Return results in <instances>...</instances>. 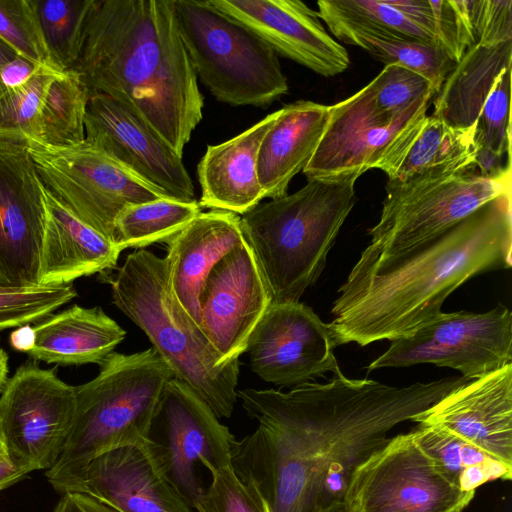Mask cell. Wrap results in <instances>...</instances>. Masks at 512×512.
Segmentation results:
<instances>
[{
    "label": "cell",
    "mask_w": 512,
    "mask_h": 512,
    "mask_svg": "<svg viewBox=\"0 0 512 512\" xmlns=\"http://www.w3.org/2000/svg\"><path fill=\"white\" fill-rule=\"evenodd\" d=\"M76 296L72 284L0 285V330L43 320Z\"/></svg>",
    "instance_id": "obj_36"
},
{
    "label": "cell",
    "mask_w": 512,
    "mask_h": 512,
    "mask_svg": "<svg viewBox=\"0 0 512 512\" xmlns=\"http://www.w3.org/2000/svg\"><path fill=\"white\" fill-rule=\"evenodd\" d=\"M8 371V355L2 348H0V392L8 381Z\"/></svg>",
    "instance_id": "obj_47"
},
{
    "label": "cell",
    "mask_w": 512,
    "mask_h": 512,
    "mask_svg": "<svg viewBox=\"0 0 512 512\" xmlns=\"http://www.w3.org/2000/svg\"><path fill=\"white\" fill-rule=\"evenodd\" d=\"M180 34L197 79L231 106L266 107L288 92L275 51L208 0H173Z\"/></svg>",
    "instance_id": "obj_8"
},
{
    "label": "cell",
    "mask_w": 512,
    "mask_h": 512,
    "mask_svg": "<svg viewBox=\"0 0 512 512\" xmlns=\"http://www.w3.org/2000/svg\"><path fill=\"white\" fill-rule=\"evenodd\" d=\"M29 60L18 56L1 71V81L7 90L24 84L39 68Z\"/></svg>",
    "instance_id": "obj_43"
},
{
    "label": "cell",
    "mask_w": 512,
    "mask_h": 512,
    "mask_svg": "<svg viewBox=\"0 0 512 512\" xmlns=\"http://www.w3.org/2000/svg\"><path fill=\"white\" fill-rule=\"evenodd\" d=\"M209 473L211 481L194 505L196 512H269L231 465Z\"/></svg>",
    "instance_id": "obj_40"
},
{
    "label": "cell",
    "mask_w": 512,
    "mask_h": 512,
    "mask_svg": "<svg viewBox=\"0 0 512 512\" xmlns=\"http://www.w3.org/2000/svg\"><path fill=\"white\" fill-rule=\"evenodd\" d=\"M465 377L408 386L350 379L306 382L283 392L237 391L256 429L231 444L236 475L269 512H310L344 500L354 470L382 448L398 425L418 415Z\"/></svg>",
    "instance_id": "obj_1"
},
{
    "label": "cell",
    "mask_w": 512,
    "mask_h": 512,
    "mask_svg": "<svg viewBox=\"0 0 512 512\" xmlns=\"http://www.w3.org/2000/svg\"><path fill=\"white\" fill-rule=\"evenodd\" d=\"M99 366L94 379L75 386L71 430L57 462L45 471L48 482L62 494L94 459L150 440L164 389L174 378L153 348L112 352Z\"/></svg>",
    "instance_id": "obj_6"
},
{
    "label": "cell",
    "mask_w": 512,
    "mask_h": 512,
    "mask_svg": "<svg viewBox=\"0 0 512 512\" xmlns=\"http://www.w3.org/2000/svg\"><path fill=\"white\" fill-rule=\"evenodd\" d=\"M96 0H33L46 46L60 72L71 70L84 45Z\"/></svg>",
    "instance_id": "obj_34"
},
{
    "label": "cell",
    "mask_w": 512,
    "mask_h": 512,
    "mask_svg": "<svg viewBox=\"0 0 512 512\" xmlns=\"http://www.w3.org/2000/svg\"><path fill=\"white\" fill-rule=\"evenodd\" d=\"M434 364L472 380L512 364V312L499 304L490 311L441 313L413 333L391 340L367 371Z\"/></svg>",
    "instance_id": "obj_10"
},
{
    "label": "cell",
    "mask_w": 512,
    "mask_h": 512,
    "mask_svg": "<svg viewBox=\"0 0 512 512\" xmlns=\"http://www.w3.org/2000/svg\"><path fill=\"white\" fill-rule=\"evenodd\" d=\"M0 38L20 57L60 72L46 46L33 0H0Z\"/></svg>",
    "instance_id": "obj_37"
},
{
    "label": "cell",
    "mask_w": 512,
    "mask_h": 512,
    "mask_svg": "<svg viewBox=\"0 0 512 512\" xmlns=\"http://www.w3.org/2000/svg\"><path fill=\"white\" fill-rule=\"evenodd\" d=\"M366 86L376 105L392 114H401L423 98L435 96L426 78L399 65H385Z\"/></svg>",
    "instance_id": "obj_38"
},
{
    "label": "cell",
    "mask_w": 512,
    "mask_h": 512,
    "mask_svg": "<svg viewBox=\"0 0 512 512\" xmlns=\"http://www.w3.org/2000/svg\"><path fill=\"white\" fill-rule=\"evenodd\" d=\"M6 452L2 436L0 434V453Z\"/></svg>",
    "instance_id": "obj_48"
},
{
    "label": "cell",
    "mask_w": 512,
    "mask_h": 512,
    "mask_svg": "<svg viewBox=\"0 0 512 512\" xmlns=\"http://www.w3.org/2000/svg\"><path fill=\"white\" fill-rule=\"evenodd\" d=\"M511 266L507 191L414 252L347 277L338 289L329 325L339 345L391 341L438 317L446 298L468 279Z\"/></svg>",
    "instance_id": "obj_2"
},
{
    "label": "cell",
    "mask_w": 512,
    "mask_h": 512,
    "mask_svg": "<svg viewBox=\"0 0 512 512\" xmlns=\"http://www.w3.org/2000/svg\"><path fill=\"white\" fill-rule=\"evenodd\" d=\"M19 55L0 38V99L8 91L1 81V71L3 67Z\"/></svg>",
    "instance_id": "obj_45"
},
{
    "label": "cell",
    "mask_w": 512,
    "mask_h": 512,
    "mask_svg": "<svg viewBox=\"0 0 512 512\" xmlns=\"http://www.w3.org/2000/svg\"><path fill=\"white\" fill-rule=\"evenodd\" d=\"M61 73L39 67L24 84L4 94L0 99V136L37 140L44 98L55 77Z\"/></svg>",
    "instance_id": "obj_35"
},
{
    "label": "cell",
    "mask_w": 512,
    "mask_h": 512,
    "mask_svg": "<svg viewBox=\"0 0 512 512\" xmlns=\"http://www.w3.org/2000/svg\"><path fill=\"white\" fill-rule=\"evenodd\" d=\"M418 447L440 474L464 492L486 482L511 480L512 466L442 429L419 424L411 431Z\"/></svg>",
    "instance_id": "obj_30"
},
{
    "label": "cell",
    "mask_w": 512,
    "mask_h": 512,
    "mask_svg": "<svg viewBox=\"0 0 512 512\" xmlns=\"http://www.w3.org/2000/svg\"><path fill=\"white\" fill-rule=\"evenodd\" d=\"M378 223L348 277H357L426 245L473 211L511 191V174L489 178L477 166L432 170L385 186Z\"/></svg>",
    "instance_id": "obj_7"
},
{
    "label": "cell",
    "mask_w": 512,
    "mask_h": 512,
    "mask_svg": "<svg viewBox=\"0 0 512 512\" xmlns=\"http://www.w3.org/2000/svg\"><path fill=\"white\" fill-rule=\"evenodd\" d=\"M330 106L298 100L278 110L257 157V175L263 199L287 194L290 181L303 171L325 131Z\"/></svg>",
    "instance_id": "obj_25"
},
{
    "label": "cell",
    "mask_w": 512,
    "mask_h": 512,
    "mask_svg": "<svg viewBox=\"0 0 512 512\" xmlns=\"http://www.w3.org/2000/svg\"><path fill=\"white\" fill-rule=\"evenodd\" d=\"M426 97L401 114L379 108L367 86L329 108L322 138L303 173L313 178H359L379 166L427 114Z\"/></svg>",
    "instance_id": "obj_13"
},
{
    "label": "cell",
    "mask_w": 512,
    "mask_h": 512,
    "mask_svg": "<svg viewBox=\"0 0 512 512\" xmlns=\"http://www.w3.org/2000/svg\"><path fill=\"white\" fill-rule=\"evenodd\" d=\"M277 116L278 110L232 139L207 147L197 166L201 207L243 215L260 203L258 151Z\"/></svg>",
    "instance_id": "obj_24"
},
{
    "label": "cell",
    "mask_w": 512,
    "mask_h": 512,
    "mask_svg": "<svg viewBox=\"0 0 512 512\" xmlns=\"http://www.w3.org/2000/svg\"><path fill=\"white\" fill-rule=\"evenodd\" d=\"M71 70L89 96H109L183 155L204 99L173 0H96Z\"/></svg>",
    "instance_id": "obj_3"
},
{
    "label": "cell",
    "mask_w": 512,
    "mask_h": 512,
    "mask_svg": "<svg viewBox=\"0 0 512 512\" xmlns=\"http://www.w3.org/2000/svg\"><path fill=\"white\" fill-rule=\"evenodd\" d=\"M243 241L240 216L212 209L201 212L166 242L170 288L200 326L199 296L204 282L216 264Z\"/></svg>",
    "instance_id": "obj_22"
},
{
    "label": "cell",
    "mask_w": 512,
    "mask_h": 512,
    "mask_svg": "<svg viewBox=\"0 0 512 512\" xmlns=\"http://www.w3.org/2000/svg\"><path fill=\"white\" fill-rule=\"evenodd\" d=\"M477 40L483 46L512 40L511 0H482Z\"/></svg>",
    "instance_id": "obj_41"
},
{
    "label": "cell",
    "mask_w": 512,
    "mask_h": 512,
    "mask_svg": "<svg viewBox=\"0 0 512 512\" xmlns=\"http://www.w3.org/2000/svg\"><path fill=\"white\" fill-rule=\"evenodd\" d=\"M201 213L191 202L160 198L126 207L114 225V244L122 251L167 242Z\"/></svg>",
    "instance_id": "obj_31"
},
{
    "label": "cell",
    "mask_w": 512,
    "mask_h": 512,
    "mask_svg": "<svg viewBox=\"0 0 512 512\" xmlns=\"http://www.w3.org/2000/svg\"><path fill=\"white\" fill-rule=\"evenodd\" d=\"M126 331L100 307L73 305L30 329L25 352L57 365L100 364L124 340Z\"/></svg>",
    "instance_id": "obj_26"
},
{
    "label": "cell",
    "mask_w": 512,
    "mask_h": 512,
    "mask_svg": "<svg viewBox=\"0 0 512 512\" xmlns=\"http://www.w3.org/2000/svg\"><path fill=\"white\" fill-rule=\"evenodd\" d=\"M28 471L19 466L7 452L0 453V491L18 482Z\"/></svg>",
    "instance_id": "obj_44"
},
{
    "label": "cell",
    "mask_w": 512,
    "mask_h": 512,
    "mask_svg": "<svg viewBox=\"0 0 512 512\" xmlns=\"http://www.w3.org/2000/svg\"><path fill=\"white\" fill-rule=\"evenodd\" d=\"M310 512H358L349 502L341 500L326 506L314 507Z\"/></svg>",
    "instance_id": "obj_46"
},
{
    "label": "cell",
    "mask_w": 512,
    "mask_h": 512,
    "mask_svg": "<svg viewBox=\"0 0 512 512\" xmlns=\"http://www.w3.org/2000/svg\"><path fill=\"white\" fill-rule=\"evenodd\" d=\"M474 495L448 482L410 431L392 436L354 470L344 500L358 512H462Z\"/></svg>",
    "instance_id": "obj_12"
},
{
    "label": "cell",
    "mask_w": 512,
    "mask_h": 512,
    "mask_svg": "<svg viewBox=\"0 0 512 512\" xmlns=\"http://www.w3.org/2000/svg\"><path fill=\"white\" fill-rule=\"evenodd\" d=\"M46 223L38 285H67L115 269L121 250L80 220L43 185Z\"/></svg>",
    "instance_id": "obj_23"
},
{
    "label": "cell",
    "mask_w": 512,
    "mask_h": 512,
    "mask_svg": "<svg viewBox=\"0 0 512 512\" xmlns=\"http://www.w3.org/2000/svg\"><path fill=\"white\" fill-rule=\"evenodd\" d=\"M76 410L75 386L54 369L21 365L0 396V434L6 452L28 473L49 470L61 455Z\"/></svg>",
    "instance_id": "obj_11"
},
{
    "label": "cell",
    "mask_w": 512,
    "mask_h": 512,
    "mask_svg": "<svg viewBox=\"0 0 512 512\" xmlns=\"http://www.w3.org/2000/svg\"><path fill=\"white\" fill-rule=\"evenodd\" d=\"M26 142L44 187L113 243L115 221L126 207L169 198L86 140L69 147Z\"/></svg>",
    "instance_id": "obj_9"
},
{
    "label": "cell",
    "mask_w": 512,
    "mask_h": 512,
    "mask_svg": "<svg viewBox=\"0 0 512 512\" xmlns=\"http://www.w3.org/2000/svg\"><path fill=\"white\" fill-rule=\"evenodd\" d=\"M318 15L340 41L357 46L385 65H399L426 78L435 95L454 68L450 56L440 47L399 36L373 24L350 19L317 2Z\"/></svg>",
    "instance_id": "obj_29"
},
{
    "label": "cell",
    "mask_w": 512,
    "mask_h": 512,
    "mask_svg": "<svg viewBox=\"0 0 512 512\" xmlns=\"http://www.w3.org/2000/svg\"><path fill=\"white\" fill-rule=\"evenodd\" d=\"M208 3L240 22L276 54L313 72L335 76L350 65L347 50L334 40L318 12L299 0H208Z\"/></svg>",
    "instance_id": "obj_19"
},
{
    "label": "cell",
    "mask_w": 512,
    "mask_h": 512,
    "mask_svg": "<svg viewBox=\"0 0 512 512\" xmlns=\"http://www.w3.org/2000/svg\"><path fill=\"white\" fill-rule=\"evenodd\" d=\"M320 1L341 16L373 24L410 40L440 47L432 35L391 6L387 0Z\"/></svg>",
    "instance_id": "obj_39"
},
{
    "label": "cell",
    "mask_w": 512,
    "mask_h": 512,
    "mask_svg": "<svg viewBox=\"0 0 512 512\" xmlns=\"http://www.w3.org/2000/svg\"><path fill=\"white\" fill-rule=\"evenodd\" d=\"M88 100V91L75 71L57 75L43 101L36 142L50 147H69L83 142Z\"/></svg>",
    "instance_id": "obj_33"
},
{
    "label": "cell",
    "mask_w": 512,
    "mask_h": 512,
    "mask_svg": "<svg viewBox=\"0 0 512 512\" xmlns=\"http://www.w3.org/2000/svg\"><path fill=\"white\" fill-rule=\"evenodd\" d=\"M219 420L184 383L176 378L167 383L153 421L151 445L168 478L193 508L205 489L197 465L209 472L231 465L235 437Z\"/></svg>",
    "instance_id": "obj_14"
},
{
    "label": "cell",
    "mask_w": 512,
    "mask_h": 512,
    "mask_svg": "<svg viewBox=\"0 0 512 512\" xmlns=\"http://www.w3.org/2000/svg\"><path fill=\"white\" fill-rule=\"evenodd\" d=\"M43 184L25 139L0 136V285H38Z\"/></svg>",
    "instance_id": "obj_16"
},
{
    "label": "cell",
    "mask_w": 512,
    "mask_h": 512,
    "mask_svg": "<svg viewBox=\"0 0 512 512\" xmlns=\"http://www.w3.org/2000/svg\"><path fill=\"white\" fill-rule=\"evenodd\" d=\"M271 304L266 283L244 240L216 264L199 296L201 328L224 364L247 352L253 331Z\"/></svg>",
    "instance_id": "obj_18"
},
{
    "label": "cell",
    "mask_w": 512,
    "mask_h": 512,
    "mask_svg": "<svg viewBox=\"0 0 512 512\" xmlns=\"http://www.w3.org/2000/svg\"><path fill=\"white\" fill-rule=\"evenodd\" d=\"M357 179H309L298 191L259 203L240 217L272 303L299 302L318 280L356 203Z\"/></svg>",
    "instance_id": "obj_4"
},
{
    "label": "cell",
    "mask_w": 512,
    "mask_h": 512,
    "mask_svg": "<svg viewBox=\"0 0 512 512\" xmlns=\"http://www.w3.org/2000/svg\"><path fill=\"white\" fill-rule=\"evenodd\" d=\"M339 346L329 324L299 302L272 303L253 331L247 351L252 371L265 382L296 386L341 372Z\"/></svg>",
    "instance_id": "obj_15"
},
{
    "label": "cell",
    "mask_w": 512,
    "mask_h": 512,
    "mask_svg": "<svg viewBox=\"0 0 512 512\" xmlns=\"http://www.w3.org/2000/svg\"><path fill=\"white\" fill-rule=\"evenodd\" d=\"M107 282L113 303L146 334L174 378L217 418H229L238 398L239 360L224 364L201 326L177 301L165 258L142 249L130 253Z\"/></svg>",
    "instance_id": "obj_5"
},
{
    "label": "cell",
    "mask_w": 512,
    "mask_h": 512,
    "mask_svg": "<svg viewBox=\"0 0 512 512\" xmlns=\"http://www.w3.org/2000/svg\"><path fill=\"white\" fill-rule=\"evenodd\" d=\"M511 72L507 67L489 93L475 128V163L489 178L511 174Z\"/></svg>",
    "instance_id": "obj_32"
},
{
    "label": "cell",
    "mask_w": 512,
    "mask_h": 512,
    "mask_svg": "<svg viewBox=\"0 0 512 512\" xmlns=\"http://www.w3.org/2000/svg\"><path fill=\"white\" fill-rule=\"evenodd\" d=\"M476 123L453 128L430 115L418 122L379 166L389 182H403L432 170H462L476 166Z\"/></svg>",
    "instance_id": "obj_27"
},
{
    "label": "cell",
    "mask_w": 512,
    "mask_h": 512,
    "mask_svg": "<svg viewBox=\"0 0 512 512\" xmlns=\"http://www.w3.org/2000/svg\"><path fill=\"white\" fill-rule=\"evenodd\" d=\"M414 422L442 429L512 466V364L454 388Z\"/></svg>",
    "instance_id": "obj_20"
},
{
    "label": "cell",
    "mask_w": 512,
    "mask_h": 512,
    "mask_svg": "<svg viewBox=\"0 0 512 512\" xmlns=\"http://www.w3.org/2000/svg\"><path fill=\"white\" fill-rule=\"evenodd\" d=\"M117 512H196L172 484L151 440L94 459L68 487Z\"/></svg>",
    "instance_id": "obj_21"
},
{
    "label": "cell",
    "mask_w": 512,
    "mask_h": 512,
    "mask_svg": "<svg viewBox=\"0 0 512 512\" xmlns=\"http://www.w3.org/2000/svg\"><path fill=\"white\" fill-rule=\"evenodd\" d=\"M53 512H117L95 498L78 492L64 493Z\"/></svg>",
    "instance_id": "obj_42"
},
{
    "label": "cell",
    "mask_w": 512,
    "mask_h": 512,
    "mask_svg": "<svg viewBox=\"0 0 512 512\" xmlns=\"http://www.w3.org/2000/svg\"><path fill=\"white\" fill-rule=\"evenodd\" d=\"M85 140L167 197L195 201L182 156L146 123L104 94H92L86 107Z\"/></svg>",
    "instance_id": "obj_17"
},
{
    "label": "cell",
    "mask_w": 512,
    "mask_h": 512,
    "mask_svg": "<svg viewBox=\"0 0 512 512\" xmlns=\"http://www.w3.org/2000/svg\"><path fill=\"white\" fill-rule=\"evenodd\" d=\"M509 66L512 40L494 46H472L434 96L432 115L453 128L472 127L498 76Z\"/></svg>",
    "instance_id": "obj_28"
}]
</instances>
